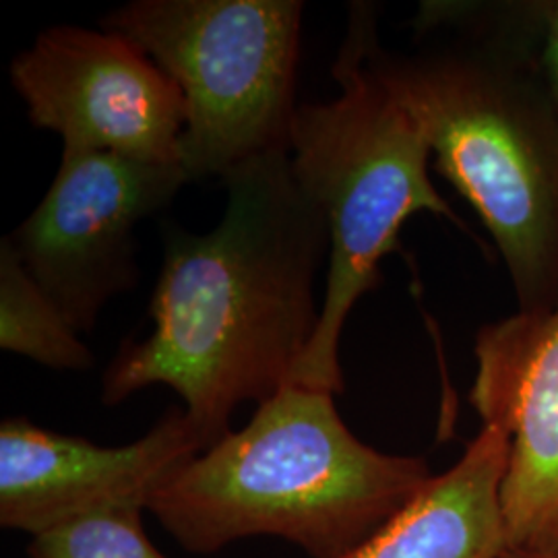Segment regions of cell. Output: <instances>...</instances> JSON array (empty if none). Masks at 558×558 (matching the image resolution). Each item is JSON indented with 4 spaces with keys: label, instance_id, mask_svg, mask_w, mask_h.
Segmentation results:
<instances>
[{
    "label": "cell",
    "instance_id": "obj_5",
    "mask_svg": "<svg viewBox=\"0 0 558 558\" xmlns=\"http://www.w3.org/2000/svg\"><path fill=\"white\" fill-rule=\"evenodd\" d=\"M304 4L300 0H133L101 29L137 44L186 106L180 161L191 180L288 151Z\"/></svg>",
    "mask_w": 558,
    "mask_h": 558
},
{
    "label": "cell",
    "instance_id": "obj_11",
    "mask_svg": "<svg viewBox=\"0 0 558 558\" xmlns=\"http://www.w3.org/2000/svg\"><path fill=\"white\" fill-rule=\"evenodd\" d=\"M0 348L52 371H87L94 354L54 300L23 267L15 248L0 242Z\"/></svg>",
    "mask_w": 558,
    "mask_h": 558
},
{
    "label": "cell",
    "instance_id": "obj_12",
    "mask_svg": "<svg viewBox=\"0 0 558 558\" xmlns=\"http://www.w3.org/2000/svg\"><path fill=\"white\" fill-rule=\"evenodd\" d=\"M141 505L66 521L29 542V558H168L147 536Z\"/></svg>",
    "mask_w": 558,
    "mask_h": 558
},
{
    "label": "cell",
    "instance_id": "obj_4",
    "mask_svg": "<svg viewBox=\"0 0 558 558\" xmlns=\"http://www.w3.org/2000/svg\"><path fill=\"white\" fill-rule=\"evenodd\" d=\"M375 38V7L352 4L331 69L338 98L299 104L288 143L300 189L319 207L329 230L319 327L294 385L336 396L343 391L339 345L345 320L377 288L380 260L398 251L401 226L428 211L470 232L428 174L433 151L418 120L371 60Z\"/></svg>",
    "mask_w": 558,
    "mask_h": 558
},
{
    "label": "cell",
    "instance_id": "obj_8",
    "mask_svg": "<svg viewBox=\"0 0 558 558\" xmlns=\"http://www.w3.org/2000/svg\"><path fill=\"white\" fill-rule=\"evenodd\" d=\"M207 447L182 408L122 447L52 433L27 418L2 420L0 525L34 538L104 509H147L161 482Z\"/></svg>",
    "mask_w": 558,
    "mask_h": 558
},
{
    "label": "cell",
    "instance_id": "obj_14",
    "mask_svg": "<svg viewBox=\"0 0 558 558\" xmlns=\"http://www.w3.org/2000/svg\"><path fill=\"white\" fill-rule=\"evenodd\" d=\"M502 558H558V538L530 550H518V553H507Z\"/></svg>",
    "mask_w": 558,
    "mask_h": 558
},
{
    "label": "cell",
    "instance_id": "obj_3",
    "mask_svg": "<svg viewBox=\"0 0 558 558\" xmlns=\"http://www.w3.org/2000/svg\"><path fill=\"white\" fill-rule=\"evenodd\" d=\"M433 476L424 458L362 442L339 416L336 393L290 385L163 480L147 513L193 555L267 536L311 558H338Z\"/></svg>",
    "mask_w": 558,
    "mask_h": 558
},
{
    "label": "cell",
    "instance_id": "obj_13",
    "mask_svg": "<svg viewBox=\"0 0 558 558\" xmlns=\"http://www.w3.org/2000/svg\"><path fill=\"white\" fill-rule=\"evenodd\" d=\"M536 48L544 80L558 108V0L538 2Z\"/></svg>",
    "mask_w": 558,
    "mask_h": 558
},
{
    "label": "cell",
    "instance_id": "obj_9",
    "mask_svg": "<svg viewBox=\"0 0 558 558\" xmlns=\"http://www.w3.org/2000/svg\"><path fill=\"white\" fill-rule=\"evenodd\" d=\"M470 401L509 440L502 480L507 553L558 538V304L484 325Z\"/></svg>",
    "mask_w": 558,
    "mask_h": 558
},
{
    "label": "cell",
    "instance_id": "obj_6",
    "mask_svg": "<svg viewBox=\"0 0 558 558\" xmlns=\"http://www.w3.org/2000/svg\"><path fill=\"white\" fill-rule=\"evenodd\" d=\"M189 180L179 163L62 147L48 193L7 240L69 325L92 331L104 304L135 283V226Z\"/></svg>",
    "mask_w": 558,
    "mask_h": 558
},
{
    "label": "cell",
    "instance_id": "obj_10",
    "mask_svg": "<svg viewBox=\"0 0 558 558\" xmlns=\"http://www.w3.org/2000/svg\"><path fill=\"white\" fill-rule=\"evenodd\" d=\"M509 440L482 424L461 458L435 474L377 534L338 558H502V480Z\"/></svg>",
    "mask_w": 558,
    "mask_h": 558
},
{
    "label": "cell",
    "instance_id": "obj_1",
    "mask_svg": "<svg viewBox=\"0 0 558 558\" xmlns=\"http://www.w3.org/2000/svg\"><path fill=\"white\" fill-rule=\"evenodd\" d=\"M221 180L223 218L207 234H166L149 302L154 331L122 341L101 383L110 408L151 385L170 387L209 445L232 430L239 405L294 385L319 327L315 279L329 257L327 223L288 151Z\"/></svg>",
    "mask_w": 558,
    "mask_h": 558
},
{
    "label": "cell",
    "instance_id": "obj_2",
    "mask_svg": "<svg viewBox=\"0 0 558 558\" xmlns=\"http://www.w3.org/2000/svg\"><path fill=\"white\" fill-rule=\"evenodd\" d=\"M538 2H424L414 50L371 46L435 168L505 260L521 313L558 304V108L536 48Z\"/></svg>",
    "mask_w": 558,
    "mask_h": 558
},
{
    "label": "cell",
    "instance_id": "obj_7",
    "mask_svg": "<svg viewBox=\"0 0 558 558\" xmlns=\"http://www.w3.org/2000/svg\"><path fill=\"white\" fill-rule=\"evenodd\" d=\"M11 83L32 124L57 133L62 147L182 166L179 85L120 34L50 27L11 62Z\"/></svg>",
    "mask_w": 558,
    "mask_h": 558
}]
</instances>
